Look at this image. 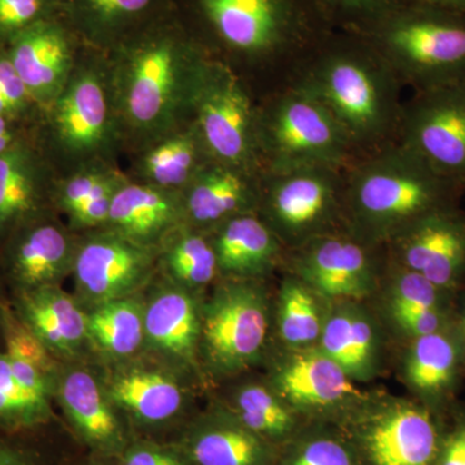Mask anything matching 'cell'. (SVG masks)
<instances>
[{
  "mask_svg": "<svg viewBox=\"0 0 465 465\" xmlns=\"http://www.w3.org/2000/svg\"><path fill=\"white\" fill-rule=\"evenodd\" d=\"M396 277L391 292V314L412 309H440L452 311L455 295L430 282L423 275L396 264Z\"/></svg>",
  "mask_w": 465,
  "mask_h": 465,
  "instance_id": "f35d334b",
  "label": "cell"
},
{
  "mask_svg": "<svg viewBox=\"0 0 465 465\" xmlns=\"http://www.w3.org/2000/svg\"><path fill=\"white\" fill-rule=\"evenodd\" d=\"M125 182L114 168L103 162L84 164L76 173L54 183V206L60 208L67 216L72 215L85 202L99 197L104 193L114 191Z\"/></svg>",
  "mask_w": 465,
  "mask_h": 465,
  "instance_id": "8d00e7d4",
  "label": "cell"
},
{
  "mask_svg": "<svg viewBox=\"0 0 465 465\" xmlns=\"http://www.w3.org/2000/svg\"><path fill=\"white\" fill-rule=\"evenodd\" d=\"M173 2L183 25L208 56L244 81L247 70L264 73L268 94L289 85L305 58L333 30L314 0Z\"/></svg>",
  "mask_w": 465,
  "mask_h": 465,
  "instance_id": "6da1fadb",
  "label": "cell"
},
{
  "mask_svg": "<svg viewBox=\"0 0 465 465\" xmlns=\"http://www.w3.org/2000/svg\"><path fill=\"white\" fill-rule=\"evenodd\" d=\"M177 445L195 465H274V445L242 425L231 412L193 421Z\"/></svg>",
  "mask_w": 465,
  "mask_h": 465,
  "instance_id": "d4e9b609",
  "label": "cell"
},
{
  "mask_svg": "<svg viewBox=\"0 0 465 465\" xmlns=\"http://www.w3.org/2000/svg\"><path fill=\"white\" fill-rule=\"evenodd\" d=\"M229 412L251 432L273 445L289 439L296 427L292 407L277 391L259 384L242 387Z\"/></svg>",
  "mask_w": 465,
  "mask_h": 465,
  "instance_id": "836d02e7",
  "label": "cell"
},
{
  "mask_svg": "<svg viewBox=\"0 0 465 465\" xmlns=\"http://www.w3.org/2000/svg\"><path fill=\"white\" fill-rule=\"evenodd\" d=\"M145 344L174 369L197 362L201 309L189 290L171 283L153 293L143 305Z\"/></svg>",
  "mask_w": 465,
  "mask_h": 465,
  "instance_id": "7402d4cb",
  "label": "cell"
},
{
  "mask_svg": "<svg viewBox=\"0 0 465 465\" xmlns=\"http://www.w3.org/2000/svg\"><path fill=\"white\" fill-rule=\"evenodd\" d=\"M78 243L52 215L32 217L0 244V272L14 293L58 286L73 271Z\"/></svg>",
  "mask_w": 465,
  "mask_h": 465,
  "instance_id": "5bb4252c",
  "label": "cell"
},
{
  "mask_svg": "<svg viewBox=\"0 0 465 465\" xmlns=\"http://www.w3.org/2000/svg\"><path fill=\"white\" fill-rule=\"evenodd\" d=\"M370 246L351 232L327 234L292 252L300 280L327 298H363L374 289L375 259Z\"/></svg>",
  "mask_w": 465,
  "mask_h": 465,
  "instance_id": "2e32d148",
  "label": "cell"
},
{
  "mask_svg": "<svg viewBox=\"0 0 465 465\" xmlns=\"http://www.w3.org/2000/svg\"><path fill=\"white\" fill-rule=\"evenodd\" d=\"M357 35L414 92L465 84V15L407 2Z\"/></svg>",
  "mask_w": 465,
  "mask_h": 465,
  "instance_id": "5b68a950",
  "label": "cell"
},
{
  "mask_svg": "<svg viewBox=\"0 0 465 465\" xmlns=\"http://www.w3.org/2000/svg\"><path fill=\"white\" fill-rule=\"evenodd\" d=\"M290 84L322 104L358 157L397 143L405 87L362 36L332 30L305 58Z\"/></svg>",
  "mask_w": 465,
  "mask_h": 465,
  "instance_id": "3957f363",
  "label": "cell"
},
{
  "mask_svg": "<svg viewBox=\"0 0 465 465\" xmlns=\"http://www.w3.org/2000/svg\"><path fill=\"white\" fill-rule=\"evenodd\" d=\"M41 115L42 110L30 97L7 51L0 50V116L36 125Z\"/></svg>",
  "mask_w": 465,
  "mask_h": 465,
  "instance_id": "b9f144b4",
  "label": "cell"
},
{
  "mask_svg": "<svg viewBox=\"0 0 465 465\" xmlns=\"http://www.w3.org/2000/svg\"><path fill=\"white\" fill-rule=\"evenodd\" d=\"M321 351L335 361L351 378L371 374L376 363V333L369 318L353 309H342L324 323Z\"/></svg>",
  "mask_w": 465,
  "mask_h": 465,
  "instance_id": "4dcf8cb0",
  "label": "cell"
},
{
  "mask_svg": "<svg viewBox=\"0 0 465 465\" xmlns=\"http://www.w3.org/2000/svg\"><path fill=\"white\" fill-rule=\"evenodd\" d=\"M35 430H0V465H47L42 449L32 440Z\"/></svg>",
  "mask_w": 465,
  "mask_h": 465,
  "instance_id": "f6af8a7d",
  "label": "cell"
},
{
  "mask_svg": "<svg viewBox=\"0 0 465 465\" xmlns=\"http://www.w3.org/2000/svg\"><path fill=\"white\" fill-rule=\"evenodd\" d=\"M452 326H454V330L465 349V286L459 290L457 295H455Z\"/></svg>",
  "mask_w": 465,
  "mask_h": 465,
  "instance_id": "c3c4849f",
  "label": "cell"
},
{
  "mask_svg": "<svg viewBox=\"0 0 465 465\" xmlns=\"http://www.w3.org/2000/svg\"><path fill=\"white\" fill-rule=\"evenodd\" d=\"M157 252L114 231L92 232L76 247V292L88 307L130 298L145 284L154 269Z\"/></svg>",
  "mask_w": 465,
  "mask_h": 465,
  "instance_id": "7c38bea8",
  "label": "cell"
},
{
  "mask_svg": "<svg viewBox=\"0 0 465 465\" xmlns=\"http://www.w3.org/2000/svg\"><path fill=\"white\" fill-rule=\"evenodd\" d=\"M210 161L213 159L189 119L152 142L140 159L139 171L143 183L166 191L182 192Z\"/></svg>",
  "mask_w": 465,
  "mask_h": 465,
  "instance_id": "f546056e",
  "label": "cell"
},
{
  "mask_svg": "<svg viewBox=\"0 0 465 465\" xmlns=\"http://www.w3.org/2000/svg\"><path fill=\"white\" fill-rule=\"evenodd\" d=\"M85 465H118V459L101 457V455H94Z\"/></svg>",
  "mask_w": 465,
  "mask_h": 465,
  "instance_id": "f907efd6",
  "label": "cell"
},
{
  "mask_svg": "<svg viewBox=\"0 0 465 465\" xmlns=\"http://www.w3.org/2000/svg\"><path fill=\"white\" fill-rule=\"evenodd\" d=\"M345 176L347 170L329 167L262 173L256 213L290 251L349 232Z\"/></svg>",
  "mask_w": 465,
  "mask_h": 465,
  "instance_id": "ba28073f",
  "label": "cell"
},
{
  "mask_svg": "<svg viewBox=\"0 0 465 465\" xmlns=\"http://www.w3.org/2000/svg\"><path fill=\"white\" fill-rule=\"evenodd\" d=\"M191 121L213 161L262 174L258 139V97L241 75L208 56L198 72Z\"/></svg>",
  "mask_w": 465,
  "mask_h": 465,
  "instance_id": "9c48e42d",
  "label": "cell"
},
{
  "mask_svg": "<svg viewBox=\"0 0 465 465\" xmlns=\"http://www.w3.org/2000/svg\"><path fill=\"white\" fill-rule=\"evenodd\" d=\"M268 332L264 293L249 280L217 287L201 309L200 349L210 365L235 372L258 360Z\"/></svg>",
  "mask_w": 465,
  "mask_h": 465,
  "instance_id": "30bf717a",
  "label": "cell"
},
{
  "mask_svg": "<svg viewBox=\"0 0 465 465\" xmlns=\"http://www.w3.org/2000/svg\"><path fill=\"white\" fill-rule=\"evenodd\" d=\"M283 465H357V460L341 440L320 437L302 443Z\"/></svg>",
  "mask_w": 465,
  "mask_h": 465,
  "instance_id": "7bdbcfd3",
  "label": "cell"
},
{
  "mask_svg": "<svg viewBox=\"0 0 465 465\" xmlns=\"http://www.w3.org/2000/svg\"><path fill=\"white\" fill-rule=\"evenodd\" d=\"M387 244L397 265L440 289L457 293L465 286V213L459 206L421 217Z\"/></svg>",
  "mask_w": 465,
  "mask_h": 465,
  "instance_id": "4fadbf2b",
  "label": "cell"
},
{
  "mask_svg": "<svg viewBox=\"0 0 465 465\" xmlns=\"http://www.w3.org/2000/svg\"><path fill=\"white\" fill-rule=\"evenodd\" d=\"M324 323L313 289L300 278L287 280L278 308V327L282 341L290 347H308L321 339Z\"/></svg>",
  "mask_w": 465,
  "mask_h": 465,
  "instance_id": "e575fe53",
  "label": "cell"
},
{
  "mask_svg": "<svg viewBox=\"0 0 465 465\" xmlns=\"http://www.w3.org/2000/svg\"><path fill=\"white\" fill-rule=\"evenodd\" d=\"M5 302H7L5 300L0 299V351H3L2 317Z\"/></svg>",
  "mask_w": 465,
  "mask_h": 465,
  "instance_id": "816d5d0a",
  "label": "cell"
},
{
  "mask_svg": "<svg viewBox=\"0 0 465 465\" xmlns=\"http://www.w3.org/2000/svg\"><path fill=\"white\" fill-rule=\"evenodd\" d=\"M52 396L78 439L92 454L118 459L130 445V434L105 388L84 367L58 369Z\"/></svg>",
  "mask_w": 465,
  "mask_h": 465,
  "instance_id": "e0dca14e",
  "label": "cell"
},
{
  "mask_svg": "<svg viewBox=\"0 0 465 465\" xmlns=\"http://www.w3.org/2000/svg\"><path fill=\"white\" fill-rule=\"evenodd\" d=\"M12 308L54 357L75 356L88 341L87 312L58 286L14 293Z\"/></svg>",
  "mask_w": 465,
  "mask_h": 465,
  "instance_id": "484cf974",
  "label": "cell"
},
{
  "mask_svg": "<svg viewBox=\"0 0 465 465\" xmlns=\"http://www.w3.org/2000/svg\"><path fill=\"white\" fill-rule=\"evenodd\" d=\"M275 391L293 410H323L361 397L351 378L323 351L287 357L274 374Z\"/></svg>",
  "mask_w": 465,
  "mask_h": 465,
  "instance_id": "83f0119b",
  "label": "cell"
},
{
  "mask_svg": "<svg viewBox=\"0 0 465 465\" xmlns=\"http://www.w3.org/2000/svg\"><path fill=\"white\" fill-rule=\"evenodd\" d=\"M185 225L180 192L125 180L114 198L106 228L155 249L159 242Z\"/></svg>",
  "mask_w": 465,
  "mask_h": 465,
  "instance_id": "603a6c76",
  "label": "cell"
},
{
  "mask_svg": "<svg viewBox=\"0 0 465 465\" xmlns=\"http://www.w3.org/2000/svg\"><path fill=\"white\" fill-rule=\"evenodd\" d=\"M162 262L173 283L189 291L208 286L219 274L210 234L191 226L168 235Z\"/></svg>",
  "mask_w": 465,
  "mask_h": 465,
  "instance_id": "d6a6232c",
  "label": "cell"
},
{
  "mask_svg": "<svg viewBox=\"0 0 465 465\" xmlns=\"http://www.w3.org/2000/svg\"><path fill=\"white\" fill-rule=\"evenodd\" d=\"M219 273L252 280L268 273L282 259V242L256 213H241L208 232Z\"/></svg>",
  "mask_w": 465,
  "mask_h": 465,
  "instance_id": "f1b7e54d",
  "label": "cell"
},
{
  "mask_svg": "<svg viewBox=\"0 0 465 465\" xmlns=\"http://www.w3.org/2000/svg\"><path fill=\"white\" fill-rule=\"evenodd\" d=\"M361 437L371 465H434L442 430L430 407L403 402L372 418Z\"/></svg>",
  "mask_w": 465,
  "mask_h": 465,
  "instance_id": "ac0fdd59",
  "label": "cell"
},
{
  "mask_svg": "<svg viewBox=\"0 0 465 465\" xmlns=\"http://www.w3.org/2000/svg\"><path fill=\"white\" fill-rule=\"evenodd\" d=\"M88 47L56 100L43 110L36 139L54 155L82 164L103 162L118 134V116L110 91L108 60Z\"/></svg>",
  "mask_w": 465,
  "mask_h": 465,
  "instance_id": "52a82bcc",
  "label": "cell"
},
{
  "mask_svg": "<svg viewBox=\"0 0 465 465\" xmlns=\"http://www.w3.org/2000/svg\"><path fill=\"white\" fill-rule=\"evenodd\" d=\"M113 405L140 430L176 423L186 409L185 391L173 374L155 367L116 370L104 385Z\"/></svg>",
  "mask_w": 465,
  "mask_h": 465,
  "instance_id": "44dd1931",
  "label": "cell"
},
{
  "mask_svg": "<svg viewBox=\"0 0 465 465\" xmlns=\"http://www.w3.org/2000/svg\"><path fill=\"white\" fill-rule=\"evenodd\" d=\"M173 8V0H63V17L85 45L109 52Z\"/></svg>",
  "mask_w": 465,
  "mask_h": 465,
  "instance_id": "cb8c5ba5",
  "label": "cell"
},
{
  "mask_svg": "<svg viewBox=\"0 0 465 465\" xmlns=\"http://www.w3.org/2000/svg\"><path fill=\"white\" fill-rule=\"evenodd\" d=\"M262 173L307 167L348 170L360 157L322 104L295 85L258 99Z\"/></svg>",
  "mask_w": 465,
  "mask_h": 465,
  "instance_id": "8992f818",
  "label": "cell"
},
{
  "mask_svg": "<svg viewBox=\"0 0 465 465\" xmlns=\"http://www.w3.org/2000/svg\"><path fill=\"white\" fill-rule=\"evenodd\" d=\"M85 47L65 18L57 16L29 27L9 43L5 51L30 97L43 112L65 88Z\"/></svg>",
  "mask_w": 465,
  "mask_h": 465,
  "instance_id": "9a60e30c",
  "label": "cell"
},
{
  "mask_svg": "<svg viewBox=\"0 0 465 465\" xmlns=\"http://www.w3.org/2000/svg\"><path fill=\"white\" fill-rule=\"evenodd\" d=\"M57 16H63V0H0V50L29 27Z\"/></svg>",
  "mask_w": 465,
  "mask_h": 465,
  "instance_id": "60d3db41",
  "label": "cell"
},
{
  "mask_svg": "<svg viewBox=\"0 0 465 465\" xmlns=\"http://www.w3.org/2000/svg\"><path fill=\"white\" fill-rule=\"evenodd\" d=\"M118 465H195L183 450L174 443H161L152 440H133Z\"/></svg>",
  "mask_w": 465,
  "mask_h": 465,
  "instance_id": "ee69618b",
  "label": "cell"
},
{
  "mask_svg": "<svg viewBox=\"0 0 465 465\" xmlns=\"http://www.w3.org/2000/svg\"><path fill=\"white\" fill-rule=\"evenodd\" d=\"M406 381L434 412L448 403L465 372V349L454 326L411 339Z\"/></svg>",
  "mask_w": 465,
  "mask_h": 465,
  "instance_id": "4316f807",
  "label": "cell"
},
{
  "mask_svg": "<svg viewBox=\"0 0 465 465\" xmlns=\"http://www.w3.org/2000/svg\"><path fill=\"white\" fill-rule=\"evenodd\" d=\"M333 30L362 33L409 0H314Z\"/></svg>",
  "mask_w": 465,
  "mask_h": 465,
  "instance_id": "74e56055",
  "label": "cell"
},
{
  "mask_svg": "<svg viewBox=\"0 0 465 465\" xmlns=\"http://www.w3.org/2000/svg\"><path fill=\"white\" fill-rule=\"evenodd\" d=\"M105 54L119 125L154 142L191 119L206 52L173 8Z\"/></svg>",
  "mask_w": 465,
  "mask_h": 465,
  "instance_id": "7a4b0ae2",
  "label": "cell"
},
{
  "mask_svg": "<svg viewBox=\"0 0 465 465\" xmlns=\"http://www.w3.org/2000/svg\"><path fill=\"white\" fill-rule=\"evenodd\" d=\"M51 419V400L26 391L15 376L9 357L0 351V430H42Z\"/></svg>",
  "mask_w": 465,
  "mask_h": 465,
  "instance_id": "d590c367",
  "label": "cell"
},
{
  "mask_svg": "<svg viewBox=\"0 0 465 465\" xmlns=\"http://www.w3.org/2000/svg\"><path fill=\"white\" fill-rule=\"evenodd\" d=\"M35 131V125L0 116V154L8 152Z\"/></svg>",
  "mask_w": 465,
  "mask_h": 465,
  "instance_id": "7dc6e473",
  "label": "cell"
},
{
  "mask_svg": "<svg viewBox=\"0 0 465 465\" xmlns=\"http://www.w3.org/2000/svg\"><path fill=\"white\" fill-rule=\"evenodd\" d=\"M425 7L443 9V11L457 12L465 15V0H409Z\"/></svg>",
  "mask_w": 465,
  "mask_h": 465,
  "instance_id": "681fc988",
  "label": "cell"
},
{
  "mask_svg": "<svg viewBox=\"0 0 465 465\" xmlns=\"http://www.w3.org/2000/svg\"><path fill=\"white\" fill-rule=\"evenodd\" d=\"M434 465H465V410H457L451 427L442 430Z\"/></svg>",
  "mask_w": 465,
  "mask_h": 465,
  "instance_id": "bcb514c9",
  "label": "cell"
},
{
  "mask_svg": "<svg viewBox=\"0 0 465 465\" xmlns=\"http://www.w3.org/2000/svg\"><path fill=\"white\" fill-rule=\"evenodd\" d=\"M54 183V164L36 131L0 154V244L27 220L52 210Z\"/></svg>",
  "mask_w": 465,
  "mask_h": 465,
  "instance_id": "d6986e66",
  "label": "cell"
},
{
  "mask_svg": "<svg viewBox=\"0 0 465 465\" xmlns=\"http://www.w3.org/2000/svg\"><path fill=\"white\" fill-rule=\"evenodd\" d=\"M397 143L465 188V84L414 92L403 104Z\"/></svg>",
  "mask_w": 465,
  "mask_h": 465,
  "instance_id": "8fae6325",
  "label": "cell"
},
{
  "mask_svg": "<svg viewBox=\"0 0 465 465\" xmlns=\"http://www.w3.org/2000/svg\"><path fill=\"white\" fill-rule=\"evenodd\" d=\"M262 176L208 162L180 192L185 225L210 232L232 217L256 213Z\"/></svg>",
  "mask_w": 465,
  "mask_h": 465,
  "instance_id": "ffe728a7",
  "label": "cell"
},
{
  "mask_svg": "<svg viewBox=\"0 0 465 465\" xmlns=\"http://www.w3.org/2000/svg\"><path fill=\"white\" fill-rule=\"evenodd\" d=\"M465 188L400 143L354 162L345 176L349 232L370 246L393 240L421 217L459 206Z\"/></svg>",
  "mask_w": 465,
  "mask_h": 465,
  "instance_id": "277c9868",
  "label": "cell"
},
{
  "mask_svg": "<svg viewBox=\"0 0 465 465\" xmlns=\"http://www.w3.org/2000/svg\"><path fill=\"white\" fill-rule=\"evenodd\" d=\"M3 351L9 357L32 363L54 382L58 369L56 361L35 333L30 331L15 313L12 305L5 302L2 317Z\"/></svg>",
  "mask_w": 465,
  "mask_h": 465,
  "instance_id": "ab89813d",
  "label": "cell"
},
{
  "mask_svg": "<svg viewBox=\"0 0 465 465\" xmlns=\"http://www.w3.org/2000/svg\"><path fill=\"white\" fill-rule=\"evenodd\" d=\"M87 332L88 341L110 357L134 356L145 344L143 305L130 296L92 308Z\"/></svg>",
  "mask_w": 465,
  "mask_h": 465,
  "instance_id": "1f68e13d",
  "label": "cell"
}]
</instances>
